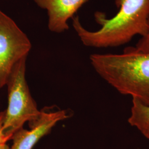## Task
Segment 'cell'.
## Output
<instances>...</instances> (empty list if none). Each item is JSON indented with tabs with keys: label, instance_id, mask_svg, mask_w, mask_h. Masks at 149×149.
I'll list each match as a JSON object with an SVG mask.
<instances>
[{
	"label": "cell",
	"instance_id": "10",
	"mask_svg": "<svg viewBox=\"0 0 149 149\" xmlns=\"http://www.w3.org/2000/svg\"><path fill=\"white\" fill-rule=\"evenodd\" d=\"M0 149H11V148L7 144H4L0 145Z\"/></svg>",
	"mask_w": 149,
	"mask_h": 149
},
{
	"label": "cell",
	"instance_id": "8",
	"mask_svg": "<svg viewBox=\"0 0 149 149\" xmlns=\"http://www.w3.org/2000/svg\"><path fill=\"white\" fill-rule=\"evenodd\" d=\"M148 24V30L147 34L144 37L141 38L135 47V48H137L139 50L145 52H149V17Z\"/></svg>",
	"mask_w": 149,
	"mask_h": 149
},
{
	"label": "cell",
	"instance_id": "5",
	"mask_svg": "<svg viewBox=\"0 0 149 149\" xmlns=\"http://www.w3.org/2000/svg\"><path fill=\"white\" fill-rule=\"evenodd\" d=\"M68 118L65 111L42 112L40 117L29 125L30 129H19L13 135L11 149H32L39 140L48 134L58 123Z\"/></svg>",
	"mask_w": 149,
	"mask_h": 149
},
{
	"label": "cell",
	"instance_id": "1",
	"mask_svg": "<svg viewBox=\"0 0 149 149\" xmlns=\"http://www.w3.org/2000/svg\"><path fill=\"white\" fill-rule=\"evenodd\" d=\"M117 13L111 18L100 12L95 14L100 29L90 31L74 17L72 26L85 46L93 48L115 47L130 42L135 36H145L148 30L149 0H116Z\"/></svg>",
	"mask_w": 149,
	"mask_h": 149
},
{
	"label": "cell",
	"instance_id": "4",
	"mask_svg": "<svg viewBox=\"0 0 149 149\" xmlns=\"http://www.w3.org/2000/svg\"><path fill=\"white\" fill-rule=\"evenodd\" d=\"M32 44L11 17L0 10V88L6 85L13 66L27 57Z\"/></svg>",
	"mask_w": 149,
	"mask_h": 149
},
{
	"label": "cell",
	"instance_id": "2",
	"mask_svg": "<svg viewBox=\"0 0 149 149\" xmlns=\"http://www.w3.org/2000/svg\"><path fill=\"white\" fill-rule=\"evenodd\" d=\"M91 64L96 72L121 94L149 106V52L135 48L121 54H95Z\"/></svg>",
	"mask_w": 149,
	"mask_h": 149
},
{
	"label": "cell",
	"instance_id": "7",
	"mask_svg": "<svg viewBox=\"0 0 149 149\" xmlns=\"http://www.w3.org/2000/svg\"><path fill=\"white\" fill-rule=\"evenodd\" d=\"M128 123L149 139V106L132 99V106Z\"/></svg>",
	"mask_w": 149,
	"mask_h": 149
},
{
	"label": "cell",
	"instance_id": "9",
	"mask_svg": "<svg viewBox=\"0 0 149 149\" xmlns=\"http://www.w3.org/2000/svg\"><path fill=\"white\" fill-rule=\"evenodd\" d=\"M5 117V111L0 112V145L6 144V143L11 139L6 136L3 133L2 128Z\"/></svg>",
	"mask_w": 149,
	"mask_h": 149
},
{
	"label": "cell",
	"instance_id": "3",
	"mask_svg": "<svg viewBox=\"0 0 149 149\" xmlns=\"http://www.w3.org/2000/svg\"><path fill=\"white\" fill-rule=\"evenodd\" d=\"M25 57L13 66L7 80L8 107L5 111L3 133L11 140L14 133L23 127L24 123L29 125L40 117L42 112L38 109L32 98L26 79V60Z\"/></svg>",
	"mask_w": 149,
	"mask_h": 149
},
{
	"label": "cell",
	"instance_id": "6",
	"mask_svg": "<svg viewBox=\"0 0 149 149\" xmlns=\"http://www.w3.org/2000/svg\"><path fill=\"white\" fill-rule=\"evenodd\" d=\"M88 0H34L47 12L48 27L51 32L62 33L69 28L68 21Z\"/></svg>",
	"mask_w": 149,
	"mask_h": 149
}]
</instances>
